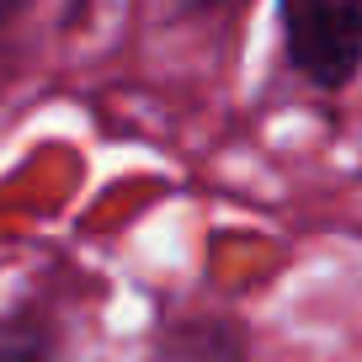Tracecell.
<instances>
[{"instance_id": "6da1fadb", "label": "cell", "mask_w": 362, "mask_h": 362, "mask_svg": "<svg viewBox=\"0 0 362 362\" xmlns=\"http://www.w3.org/2000/svg\"><path fill=\"white\" fill-rule=\"evenodd\" d=\"M283 33L315 86H346L362 64V0H283Z\"/></svg>"}, {"instance_id": "7a4b0ae2", "label": "cell", "mask_w": 362, "mask_h": 362, "mask_svg": "<svg viewBox=\"0 0 362 362\" xmlns=\"http://www.w3.org/2000/svg\"><path fill=\"white\" fill-rule=\"evenodd\" d=\"M0 362H54V346L27 320H0Z\"/></svg>"}, {"instance_id": "3957f363", "label": "cell", "mask_w": 362, "mask_h": 362, "mask_svg": "<svg viewBox=\"0 0 362 362\" xmlns=\"http://www.w3.org/2000/svg\"><path fill=\"white\" fill-rule=\"evenodd\" d=\"M16 6H22V0H0V16H11V11H16Z\"/></svg>"}, {"instance_id": "277c9868", "label": "cell", "mask_w": 362, "mask_h": 362, "mask_svg": "<svg viewBox=\"0 0 362 362\" xmlns=\"http://www.w3.org/2000/svg\"><path fill=\"white\" fill-rule=\"evenodd\" d=\"M181 6H214V0H181Z\"/></svg>"}]
</instances>
